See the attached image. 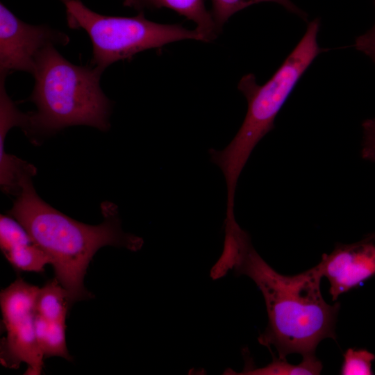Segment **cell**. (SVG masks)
I'll list each match as a JSON object with an SVG mask.
<instances>
[{
	"mask_svg": "<svg viewBox=\"0 0 375 375\" xmlns=\"http://www.w3.org/2000/svg\"><path fill=\"white\" fill-rule=\"evenodd\" d=\"M230 269L249 277L261 291L266 305L268 324L258 340L278 358L291 353L303 358L315 356L319 343L335 339L340 303H327L321 292L322 275L317 265L292 276L274 270L257 253L249 236L231 238L224 242L222 253L212 267V278Z\"/></svg>",
	"mask_w": 375,
	"mask_h": 375,
	"instance_id": "cell-1",
	"label": "cell"
},
{
	"mask_svg": "<svg viewBox=\"0 0 375 375\" xmlns=\"http://www.w3.org/2000/svg\"><path fill=\"white\" fill-rule=\"evenodd\" d=\"M101 207L103 222L100 224L74 220L44 202L28 178L9 211L50 258L56 278L67 291L71 303L92 297L83 279L100 248L109 245L136 251L143 245L141 238L123 231L115 204L104 202Z\"/></svg>",
	"mask_w": 375,
	"mask_h": 375,
	"instance_id": "cell-2",
	"label": "cell"
},
{
	"mask_svg": "<svg viewBox=\"0 0 375 375\" xmlns=\"http://www.w3.org/2000/svg\"><path fill=\"white\" fill-rule=\"evenodd\" d=\"M101 74L92 65L70 62L54 45L42 49L36 60L35 87L29 97L37 110L28 114L26 134L33 138L76 125L107 131L110 102L100 88Z\"/></svg>",
	"mask_w": 375,
	"mask_h": 375,
	"instance_id": "cell-3",
	"label": "cell"
},
{
	"mask_svg": "<svg viewBox=\"0 0 375 375\" xmlns=\"http://www.w3.org/2000/svg\"><path fill=\"white\" fill-rule=\"evenodd\" d=\"M319 30L318 19L310 22L301 40L265 84L258 85L252 74L240 79L238 88L248 105L244 122L226 148L209 149L210 160L221 169L226 180V211H234L238 181L252 151L274 128V119L296 84L322 52L317 42Z\"/></svg>",
	"mask_w": 375,
	"mask_h": 375,
	"instance_id": "cell-4",
	"label": "cell"
},
{
	"mask_svg": "<svg viewBox=\"0 0 375 375\" xmlns=\"http://www.w3.org/2000/svg\"><path fill=\"white\" fill-rule=\"evenodd\" d=\"M65 7L68 26L83 29L92 44L91 65L103 73L118 60L186 39L203 41L195 29L180 24H163L147 19L143 12L135 17L107 16L95 12L81 0H60Z\"/></svg>",
	"mask_w": 375,
	"mask_h": 375,
	"instance_id": "cell-5",
	"label": "cell"
},
{
	"mask_svg": "<svg viewBox=\"0 0 375 375\" xmlns=\"http://www.w3.org/2000/svg\"><path fill=\"white\" fill-rule=\"evenodd\" d=\"M40 288L17 279L0 294L3 323L7 332L1 340L0 360L2 365L17 368L28 365L26 374L39 375L44 357L38 345L35 330L36 301Z\"/></svg>",
	"mask_w": 375,
	"mask_h": 375,
	"instance_id": "cell-6",
	"label": "cell"
},
{
	"mask_svg": "<svg viewBox=\"0 0 375 375\" xmlns=\"http://www.w3.org/2000/svg\"><path fill=\"white\" fill-rule=\"evenodd\" d=\"M69 41L66 34L48 26L24 22L0 3V78L17 71L33 75L42 49Z\"/></svg>",
	"mask_w": 375,
	"mask_h": 375,
	"instance_id": "cell-7",
	"label": "cell"
},
{
	"mask_svg": "<svg viewBox=\"0 0 375 375\" xmlns=\"http://www.w3.org/2000/svg\"><path fill=\"white\" fill-rule=\"evenodd\" d=\"M333 301L375 275V233L352 244H338L317 264Z\"/></svg>",
	"mask_w": 375,
	"mask_h": 375,
	"instance_id": "cell-8",
	"label": "cell"
},
{
	"mask_svg": "<svg viewBox=\"0 0 375 375\" xmlns=\"http://www.w3.org/2000/svg\"><path fill=\"white\" fill-rule=\"evenodd\" d=\"M0 247L8 261L18 270L42 272L44 266L51 264L48 255L11 215H1Z\"/></svg>",
	"mask_w": 375,
	"mask_h": 375,
	"instance_id": "cell-9",
	"label": "cell"
},
{
	"mask_svg": "<svg viewBox=\"0 0 375 375\" xmlns=\"http://www.w3.org/2000/svg\"><path fill=\"white\" fill-rule=\"evenodd\" d=\"M124 6L140 12L144 9L162 8L174 10L195 24V30L203 37L204 42L213 40L219 31L204 0H122Z\"/></svg>",
	"mask_w": 375,
	"mask_h": 375,
	"instance_id": "cell-10",
	"label": "cell"
},
{
	"mask_svg": "<svg viewBox=\"0 0 375 375\" xmlns=\"http://www.w3.org/2000/svg\"><path fill=\"white\" fill-rule=\"evenodd\" d=\"M71 303L67 291L56 278L40 288L37 301V313L51 321H65Z\"/></svg>",
	"mask_w": 375,
	"mask_h": 375,
	"instance_id": "cell-11",
	"label": "cell"
},
{
	"mask_svg": "<svg viewBox=\"0 0 375 375\" xmlns=\"http://www.w3.org/2000/svg\"><path fill=\"white\" fill-rule=\"evenodd\" d=\"M65 322L48 321L38 313L35 320V330L38 345L44 358L59 356L71 360L65 340Z\"/></svg>",
	"mask_w": 375,
	"mask_h": 375,
	"instance_id": "cell-12",
	"label": "cell"
},
{
	"mask_svg": "<svg viewBox=\"0 0 375 375\" xmlns=\"http://www.w3.org/2000/svg\"><path fill=\"white\" fill-rule=\"evenodd\" d=\"M322 364L315 356L303 358V360L298 365L290 364L286 359L275 358L266 366L262 367H253L248 363L244 369L240 373L232 374L242 375H297V374H319L322 370Z\"/></svg>",
	"mask_w": 375,
	"mask_h": 375,
	"instance_id": "cell-13",
	"label": "cell"
},
{
	"mask_svg": "<svg viewBox=\"0 0 375 375\" xmlns=\"http://www.w3.org/2000/svg\"><path fill=\"white\" fill-rule=\"evenodd\" d=\"M212 3L211 15L219 33L223 26L237 12L251 5L262 2H274L283 6L288 10L302 18L306 15L296 6L290 0H210Z\"/></svg>",
	"mask_w": 375,
	"mask_h": 375,
	"instance_id": "cell-14",
	"label": "cell"
},
{
	"mask_svg": "<svg viewBox=\"0 0 375 375\" xmlns=\"http://www.w3.org/2000/svg\"><path fill=\"white\" fill-rule=\"evenodd\" d=\"M375 355L366 349H348L343 354L342 375H372Z\"/></svg>",
	"mask_w": 375,
	"mask_h": 375,
	"instance_id": "cell-15",
	"label": "cell"
},
{
	"mask_svg": "<svg viewBox=\"0 0 375 375\" xmlns=\"http://www.w3.org/2000/svg\"><path fill=\"white\" fill-rule=\"evenodd\" d=\"M362 128L361 157L365 160L375 162V117L365 120Z\"/></svg>",
	"mask_w": 375,
	"mask_h": 375,
	"instance_id": "cell-16",
	"label": "cell"
},
{
	"mask_svg": "<svg viewBox=\"0 0 375 375\" xmlns=\"http://www.w3.org/2000/svg\"><path fill=\"white\" fill-rule=\"evenodd\" d=\"M354 47L375 63V24L370 30L356 39Z\"/></svg>",
	"mask_w": 375,
	"mask_h": 375,
	"instance_id": "cell-17",
	"label": "cell"
}]
</instances>
